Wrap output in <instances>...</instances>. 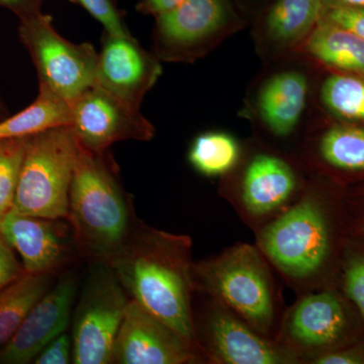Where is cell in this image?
Returning <instances> with one entry per match:
<instances>
[{
    "instance_id": "cell-1",
    "label": "cell",
    "mask_w": 364,
    "mask_h": 364,
    "mask_svg": "<svg viewBox=\"0 0 364 364\" xmlns=\"http://www.w3.org/2000/svg\"><path fill=\"white\" fill-rule=\"evenodd\" d=\"M129 298L193 342L191 291L193 287L191 241L136 227L107 262Z\"/></svg>"
},
{
    "instance_id": "cell-2",
    "label": "cell",
    "mask_w": 364,
    "mask_h": 364,
    "mask_svg": "<svg viewBox=\"0 0 364 364\" xmlns=\"http://www.w3.org/2000/svg\"><path fill=\"white\" fill-rule=\"evenodd\" d=\"M68 219L78 247L104 263L130 234L128 202L107 152L95 153L80 146L69 196Z\"/></svg>"
},
{
    "instance_id": "cell-3",
    "label": "cell",
    "mask_w": 364,
    "mask_h": 364,
    "mask_svg": "<svg viewBox=\"0 0 364 364\" xmlns=\"http://www.w3.org/2000/svg\"><path fill=\"white\" fill-rule=\"evenodd\" d=\"M79 149L80 144L71 126L31 136L11 208L33 217L68 219Z\"/></svg>"
},
{
    "instance_id": "cell-4",
    "label": "cell",
    "mask_w": 364,
    "mask_h": 364,
    "mask_svg": "<svg viewBox=\"0 0 364 364\" xmlns=\"http://www.w3.org/2000/svg\"><path fill=\"white\" fill-rule=\"evenodd\" d=\"M193 280L260 331H267L272 324L269 275L259 254L251 246H238L215 259L193 265Z\"/></svg>"
},
{
    "instance_id": "cell-5",
    "label": "cell",
    "mask_w": 364,
    "mask_h": 364,
    "mask_svg": "<svg viewBox=\"0 0 364 364\" xmlns=\"http://www.w3.org/2000/svg\"><path fill=\"white\" fill-rule=\"evenodd\" d=\"M20 37L32 57L39 83L69 104L97 83L95 47L64 39L49 14L39 13L21 20Z\"/></svg>"
},
{
    "instance_id": "cell-6",
    "label": "cell",
    "mask_w": 364,
    "mask_h": 364,
    "mask_svg": "<svg viewBox=\"0 0 364 364\" xmlns=\"http://www.w3.org/2000/svg\"><path fill=\"white\" fill-rule=\"evenodd\" d=\"M87 280L73 318V363H111L112 348L129 298L111 268Z\"/></svg>"
},
{
    "instance_id": "cell-7",
    "label": "cell",
    "mask_w": 364,
    "mask_h": 364,
    "mask_svg": "<svg viewBox=\"0 0 364 364\" xmlns=\"http://www.w3.org/2000/svg\"><path fill=\"white\" fill-rule=\"evenodd\" d=\"M234 18L230 0H184L156 16L155 56L164 61H193L224 35Z\"/></svg>"
},
{
    "instance_id": "cell-8",
    "label": "cell",
    "mask_w": 364,
    "mask_h": 364,
    "mask_svg": "<svg viewBox=\"0 0 364 364\" xmlns=\"http://www.w3.org/2000/svg\"><path fill=\"white\" fill-rule=\"evenodd\" d=\"M260 246L287 274H313L329 250L327 225L320 208L311 200L299 203L263 231Z\"/></svg>"
},
{
    "instance_id": "cell-9",
    "label": "cell",
    "mask_w": 364,
    "mask_h": 364,
    "mask_svg": "<svg viewBox=\"0 0 364 364\" xmlns=\"http://www.w3.org/2000/svg\"><path fill=\"white\" fill-rule=\"evenodd\" d=\"M71 127L80 146L95 153L107 152L122 141H149L153 124L140 109L127 104L97 85L70 104Z\"/></svg>"
},
{
    "instance_id": "cell-10",
    "label": "cell",
    "mask_w": 364,
    "mask_h": 364,
    "mask_svg": "<svg viewBox=\"0 0 364 364\" xmlns=\"http://www.w3.org/2000/svg\"><path fill=\"white\" fill-rule=\"evenodd\" d=\"M193 342L130 299L111 363L181 364L193 360Z\"/></svg>"
},
{
    "instance_id": "cell-11",
    "label": "cell",
    "mask_w": 364,
    "mask_h": 364,
    "mask_svg": "<svg viewBox=\"0 0 364 364\" xmlns=\"http://www.w3.org/2000/svg\"><path fill=\"white\" fill-rule=\"evenodd\" d=\"M161 73L159 59L146 51L133 36L104 33L95 85L140 109L144 97Z\"/></svg>"
},
{
    "instance_id": "cell-12",
    "label": "cell",
    "mask_w": 364,
    "mask_h": 364,
    "mask_svg": "<svg viewBox=\"0 0 364 364\" xmlns=\"http://www.w3.org/2000/svg\"><path fill=\"white\" fill-rule=\"evenodd\" d=\"M76 280L62 277L31 309L13 338L0 349V363H32L50 342L65 333L76 296Z\"/></svg>"
},
{
    "instance_id": "cell-13",
    "label": "cell",
    "mask_w": 364,
    "mask_h": 364,
    "mask_svg": "<svg viewBox=\"0 0 364 364\" xmlns=\"http://www.w3.org/2000/svg\"><path fill=\"white\" fill-rule=\"evenodd\" d=\"M58 221L20 214L14 208L2 215L0 234L21 256L25 272L53 274L70 257V243Z\"/></svg>"
},
{
    "instance_id": "cell-14",
    "label": "cell",
    "mask_w": 364,
    "mask_h": 364,
    "mask_svg": "<svg viewBox=\"0 0 364 364\" xmlns=\"http://www.w3.org/2000/svg\"><path fill=\"white\" fill-rule=\"evenodd\" d=\"M207 333L210 353L220 363L279 364L293 363L296 359L222 311H215L210 316Z\"/></svg>"
},
{
    "instance_id": "cell-15",
    "label": "cell",
    "mask_w": 364,
    "mask_h": 364,
    "mask_svg": "<svg viewBox=\"0 0 364 364\" xmlns=\"http://www.w3.org/2000/svg\"><path fill=\"white\" fill-rule=\"evenodd\" d=\"M345 326L341 303L332 294H312L294 308L289 322L291 338L309 347L331 344Z\"/></svg>"
},
{
    "instance_id": "cell-16",
    "label": "cell",
    "mask_w": 364,
    "mask_h": 364,
    "mask_svg": "<svg viewBox=\"0 0 364 364\" xmlns=\"http://www.w3.org/2000/svg\"><path fill=\"white\" fill-rule=\"evenodd\" d=\"M308 97V82L296 71L282 72L263 86L259 95L261 117L273 133L287 136L298 124Z\"/></svg>"
},
{
    "instance_id": "cell-17",
    "label": "cell",
    "mask_w": 364,
    "mask_h": 364,
    "mask_svg": "<svg viewBox=\"0 0 364 364\" xmlns=\"http://www.w3.org/2000/svg\"><path fill=\"white\" fill-rule=\"evenodd\" d=\"M294 183L293 171L286 162L260 155L250 163L244 177V203L254 215L267 214L286 202Z\"/></svg>"
},
{
    "instance_id": "cell-18",
    "label": "cell",
    "mask_w": 364,
    "mask_h": 364,
    "mask_svg": "<svg viewBox=\"0 0 364 364\" xmlns=\"http://www.w3.org/2000/svg\"><path fill=\"white\" fill-rule=\"evenodd\" d=\"M306 41V49L318 61L364 79V39L322 18Z\"/></svg>"
},
{
    "instance_id": "cell-19",
    "label": "cell",
    "mask_w": 364,
    "mask_h": 364,
    "mask_svg": "<svg viewBox=\"0 0 364 364\" xmlns=\"http://www.w3.org/2000/svg\"><path fill=\"white\" fill-rule=\"evenodd\" d=\"M325 0H273L265 16L268 37L284 47L308 39L322 20Z\"/></svg>"
},
{
    "instance_id": "cell-20",
    "label": "cell",
    "mask_w": 364,
    "mask_h": 364,
    "mask_svg": "<svg viewBox=\"0 0 364 364\" xmlns=\"http://www.w3.org/2000/svg\"><path fill=\"white\" fill-rule=\"evenodd\" d=\"M62 126H71L70 104L39 83V95L32 105L0 121V140L25 138Z\"/></svg>"
},
{
    "instance_id": "cell-21",
    "label": "cell",
    "mask_w": 364,
    "mask_h": 364,
    "mask_svg": "<svg viewBox=\"0 0 364 364\" xmlns=\"http://www.w3.org/2000/svg\"><path fill=\"white\" fill-rule=\"evenodd\" d=\"M52 273L25 272L0 291V349L18 331L23 318L52 286Z\"/></svg>"
},
{
    "instance_id": "cell-22",
    "label": "cell",
    "mask_w": 364,
    "mask_h": 364,
    "mask_svg": "<svg viewBox=\"0 0 364 364\" xmlns=\"http://www.w3.org/2000/svg\"><path fill=\"white\" fill-rule=\"evenodd\" d=\"M238 154V145L232 136L212 132L196 139L189 151V161L205 176H220L233 167Z\"/></svg>"
},
{
    "instance_id": "cell-23",
    "label": "cell",
    "mask_w": 364,
    "mask_h": 364,
    "mask_svg": "<svg viewBox=\"0 0 364 364\" xmlns=\"http://www.w3.org/2000/svg\"><path fill=\"white\" fill-rule=\"evenodd\" d=\"M321 153L337 168L364 170V128L335 127L323 136Z\"/></svg>"
},
{
    "instance_id": "cell-24",
    "label": "cell",
    "mask_w": 364,
    "mask_h": 364,
    "mask_svg": "<svg viewBox=\"0 0 364 364\" xmlns=\"http://www.w3.org/2000/svg\"><path fill=\"white\" fill-rule=\"evenodd\" d=\"M322 100L337 116L364 122V79L349 75H333L325 81Z\"/></svg>"
},
{
    "instance_id": "cell-25",
    "label": "cell",
    "mask_w": 364,
    "mask_h": 364,
    "mask_svg": "<svg viewBox=\"0 0 364 364\" xmlns=\"http://www.w3.org/2000/svg\"><path fill=\"white\" fill-rule=\"evenodd\" d=\"M30 136L0 140V215L14 205V196Z\"/></svg>"
},
{
    "instance_id": "cell-26",
    "label": "cell",
    "mask_w": 364,
    "mask_h": 364,
    "mask_svg": "<svg viewBox=\"0 0 364 364\" xmlns=\"http://www.w3.org/2000/svg\"><path fill=\"white\" fill-rule=\"evenodd\" d=\"M85 9L91 16L100 21L105 33L114 36L131 35L124 23V16L117 9L116 0H70Z\"/></svg>"
},
{
    "instance_id": "cell-27",
    "label": "cell",
    "mask_w": 364,
    "mask_h": 364,
    "mask_svg": "<svg viewBox=\"0 0 364 364\" xmlns=\"http://www.w3.org/2000/svg\"><path fill=\"white\" fill-rule=\"evenodd\" d=\"M322 18L351 31L364 39V7L325 1Z\"/></svg>"
},
{
    "instance_id": "cell-28",
    "label": "cell",
    "mask_w": 364,
    "mask_h": 364,
    "mask_svg": "<svg viewBox=\"0 0 364 364\" xmlns=\"http://www.w3.org/2000/svg\"><path fill=\"white\" fill-rule=\"evenodd\" d=\"M73 360V345L70 336L63 333L50 342L35 358L37 364H67Z\"/></svg>"
},
{
    "instance_id": "cell-29",
    "label": "cell",
    "mask_w": 364,
    "mask_h": 364,
    "mask_svg": "<svg viewBox=\"0 0 364 364\" xmlns=\"http://www.w3.org/2000/svg\"><path fill=\"white\" fill-rule=\"evenodd\" d=\"M345 284L348 296L358 305L364 317V258L354 256L345 272Z\"/></svg>"
},
{
    "instance_id": "cell-30",
    "label": "cell",
    "mask_w": 364,
    "mask_h": 364,
    "mask_svg": "<svg viewBox=\"0 0 364 364\" xmlns=\"http://www.w3.org/2000/svg\"><path fill=\"white\" fill-rule=\"evenodd\" d=\"M25 273L18 263L14 249L0 234V291L11 284Z\"/></svg>"
},
{
    "instance_id": "cell-31",
    "label": "cell",
    "mask_w": 364,
    "mask_h": 364,
    "mask_svg": "<svg viewBox=\"0 0 364 364\" xmlns=\"http://www.w3.org/2000/svg\"><path fill=\"white\" fill-rule=\"evenodd\" d=\"M45 0H0V6L6 7L16 14L21 20L41 13Z\"/></svg>"
},
{
    "instance_id": "cell-32",
    "label": "cell",
    "mask_w": 364,
    "mask_h": 364,
    "mask_svg": "<svg viewBox=\"0 0 364 364\" xmlns=\"http://www.w3.org/2000/svg\"><path fill=\"white\" fill-rule=\"evenodd\" d=\"M183 1L184 0H140L136 4V9L139 13L158 16L176 9Z\"/></svg>"
},
{
    "instance_id": "cell-33",
    "label": "cell",
    "mask_w": 364,
    "mask_h": 364,
    "mask_svg": "<svg viewBox=\"0 0 364 364\" xmlns=\"http://www.w3.org/2000/svg\"><path fill=\"white\" fill-rule=\"evenodd\" d=\"M361 358L356 356L355 354L348 353V352H340V353L328 354L318 358L316 363L321 364H353L360 363Z\"/></svg>"
},
{
    "instance_id": "cell-34",
    "label": "cell",
    "mask_w": 364,
    "mask_h": 364,
    "mask_svg": "<svg viewBox=\"0 0 364 364\" xmlns=\"http://www.w3.org/2000/svg\"><path fill=\"white\" fill-rule=\"evenodd\" d=\"M335 2L345 6L364 7V0H335Z\"/></svg>"
},
{
    "instance_id": "cell-35",
    "label": "cell",
    "mask_w": 364,
    "mask_h": 364,
    "mask_svg": "<svg viewBox=\"0 0 364 364\" xmlns=\"http://www.w3.org/2000/svg\"><path fill=\"white\" fill-rule=\"evenodd\" d=\"M4 107H2L1 102H0V117H1L2 114H4Z\"/></svg>"
},
{
    "instance_id": "cell-36",
    "label": "cell",
    "mask_w": 364,
    "mask_h": 364,
    "mask_svg": "<svg viewBox=\"0 0 364 364\" xmlns=\"http://www.w3.org/2000/svg\"><path fill=\"white\" fill-rule=\"evenodd\" d=\"M2 215H0V224H1Z\"/></svg>"
}]
</instances>
